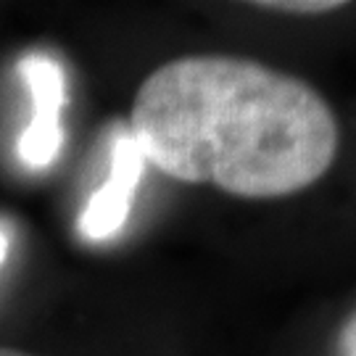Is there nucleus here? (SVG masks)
<instances>
[{
  "instance_id": "f257e3e1",
  "label": "nucleus",
  "mask_w": 356,
  "mask_h": 356,
  "mask_svg": "<svg viewBox=\"0 0 356 356\" xmlns=\"http://www.w3.org/2000/svg\"><path fill=\"white\" fill-rule=\"evenodd\" d=\"M129 132L145 164L238 198L306 191L341 145L330 103L304 79L238 56H182L138 88Z\"/></svg>"
},
{
  "instance_id": "f03ea898",
  "label": "nucleus",
  "mask_w": 356,
  "mask_h": 356,
  "mask_svg": "<svg viewBox=\"0 0 356 356\" xmlns=\"http://www.w3.org/2000/svg\"><path fill=\"white\" fill-rule=\"evenodd\" d=\"M19 76L32 98V119L19 138V159L32 169L53 164L64 145L61 111L66 103V76L51 53L29 51L19 58Z\"/></svg>"
},
{
  "instance_id": "7ed1b4c3",
  "label": "nucleus",
  "mask_w": 356,
  "mask_h": 356,
  "mask_svg": "<svg viewBox=\"0 0 356 356\" xmlns=\"http://www.w3.org/2000/svg\"><path fill=\"white\" fill-rule=\"evenodd\" d=\"M143 169H145V159H143L132 132L129 129L119 132L111 145L108 179L90 195L88 206L79 216L82 238L101 243L114 238L116 232L124 227L138 185H140Z\"/></svg>"
},
{
  "instance_id": "20e7f679",
  "label": "nucleus",
  "mask_w": 356,
  "mask_h": 356,
  "mask_svg": "<svg viewBox=\"0 0 356 356\" xmlns=\"http://www.w3.org/2000/svg\"><path fill=\"white\" fill-rule=\"evenodd\" d=\"M256 6L285 13H330L343 8V3L338 0H275V3H256Z\"/></svg>"
},
{
  "instance_id": "39448f33",
  "label": "nucleus",
  "mask_w": 356,
  "mask_h": 356,
  "mask_svg": "<svg viewBox=\"0 0 356 356\" xmlns=\"http://www.w3.org/2000/svg\"><path fill=\"white\" fill-rule=\"evenodd\" d=\"M338 356H356V314L343 325L338 338Z\"/></svg>"
},
{
  "instance_id": "423d86ee",
  "label": "nucleus",
  "mask_w": 356,
  "mask_h": 356,
  "mask_svg": "<svg viewBox=\"0 0 356 356\" xmlns=\"http://www.w3.org/2000/svg\"><path fill=\"white\" fill-rule=\"evenodd\" d=\"M6 256H8V235L0 229V264L6 261Z\"/></svg>"
},
{
  "instance_id": "0eeeda50",
  "label": "nucleus",
  "mask_w": 356,
  "mask_h": 356,
  "mask_svg": "<svg viewBox=\"0 0 356 356\" xmlns=\"http://www.w3.org/2000/svg\"><path fill=\"white\" fill-rule=\"evenodd\" d=\"M0 356H32V354L19 351V348H8V346H0Z\"/></svg>"
}]
</instances>
